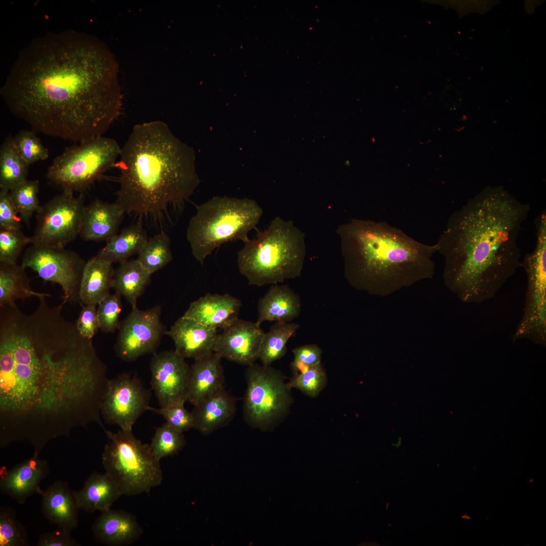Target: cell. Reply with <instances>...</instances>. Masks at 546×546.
Here are the masks:
<instances>
[{
  "label": "cell",
  "instance_id": "30",
  "mask_svg": "<svg viewBox=\"0 0 546 546\" xmlns=\"http://www.w3.org/2000/svg\"><path fill=\"white\" fill-rule=\"evenodd\" d=\"M151 276L136 259L127 260L120 263L114 271L112 288L133 308L136 307L137 300L149 284Z\"/></svg>",
  "mask_w": 546,
  "mask_h": 546
},
{
  "label": "cell",
  "instance_id": "38",
  "mask_svg": "<svg viewBox=\"0 0 546 546\" xmlns=\"http://www.w3.org/2000/svg\"><path fill=\"white\" fill-rule=\"evenodd\" d=\"M327 376L321 363L300 374L293 375L287 383L291 389L295 388L311 397H315L324 389Z\"/></svg>",
  "mask_w": 546,
  "mask_h": 546
},
{
  "label": "cell",
  "instance_id": "37",
  "mask_svg": "<svg viewBox=\"0 0 546 546\" xmlns=\"http://www.w3.org/2000/svg\"><path fill=\"white\" fill-rule=\"evenodd\" d=\"M26 528L17 519L14 509L0 508V546L29 545Z\"/></svg>",
  "mask_w": 546,
  "mask_h": 546
},
{
  "label": "cell",
  "instance_id": "11",
  "mask_svg": "<svg viewBox=\"0 0 546 546\" xmlns=\"http://www.w3.org/2000/svg\"><path fill=\"white\" fill-rule=\"evenodd\" d=\"M527 287L523 315L512 335L514 342L522 339L546 344V231L536 230L534 250L521 261Z\"/></svg>",
  "mask_w": 546,
  "mask_h": 546
},
{
  "label": "cell",
  "instance_id": "39",
  "mask_svg": "<svg viewBox=\"0 0 546 546\" xmlns=\"http://www.w3.org/2000/svg\"><path fill=\"white\" fill-rule=\"evenodd\" d=\"M31 243L30 237L21 229L0 228V262L17 263L24 247Z\"/></svg>",
  "mask_w": 546,
  "mask_h": 546
},
{
  "label": "cell",
  "instance_id": "20",
  "mask_svg": "<svg viewBox=\"0 0 546 546\" xmlns=\"http://www.w3.org/2000/svg\"><path fill=\"white\" fill-rule=\"evenodd\" d=\"M41 512L44 517L57 528L72 532L78 525L80 510L76 491L69 484L57 480L41 494Z\"/></svg>",
  "mask_w": 546,
  "mask_h": 546
},
{
  "label": "cell",
  "instance_id": "42",
  "mask_svg": "<svg viewBox=\"0 0 546 546\" xmlns=\"http://www.w3.org/2000/svg\"><path fill=\"white\" fill-rule=\"evenodd\" d=\"M185 403L179 402L164 408L150 406L149 410L161 415L166 423L183 433L194 428L193 415L185 407Z\"/></svg>",
  "mask_w": 546,
  "mask_h": 546
},
{
  "label": "cell",
  "instance_id": "41",
  "mask_svg": "<svg viewBox=\"0 0 546 546\" xmlns=\"http://www.w3.org/2000/svg\"><path fill=\"white\" fill-rule=\"evenodd\" d=\"M97 308L100 330L106 333H113L118 329L122 310L121 296L115 293L109 294L99 303Z\"/></svg>",
  "mask_w": 546,
  "mask_h": 546
},
{
  "label": "cell",
  "instance_id": "26",
  "mask_svg": "<svg viewBox=\"0 0 546 546\" xmlns=\"http://www.w3.org/2000/svg\"><path fill=\"white\" fill-rule=\"evenodd\" d=\"M236 411V400L224 388L194 405V428L208 433L225 425Z\"/></svg>",
  "mask_w": 546,
  "mask_h": 546
},
{
  "label": "cell",
  "instance_id": "18",
  "mask_svg": "<svg viewBox=\"0 0 546 546\" xmlns=\"http://www.w3.org/2000/svg\"><path fill=\"white\" fill-rule=\"evenodd\" d=\"M50 473L46 460L39 455L17 464L9 470L2 467L0 470V490L20 504L35 493L41 494L40 483Z\"/></svg>",
  "mask_w": 546,
  "mask_h": 546
},
{
  "label": "cell",
  "instance_id": "25",
  "mask_svg": "<svg viewBox=\"0 0 546 546\" xmlns=\"http://www.w3.org/2000/svg\"><path fill=\"white\" fill-rule=\"evenodd\" d=\"M301 307L300 296L289 286L272 285L258 300L256 323L291 322L299 316Z\"/></svg>",
  "mask_w": 546,
  "mask_h": 546
},
{
  "label": "cell",
  "instance_id": "35",
  "mask_svg": "<svg viewBox=\"0 0 546 546\" xmlns=\"http://www.w3.org/2000/svg\"><path fill=\"white\" fill-rule=\"evenodd\" d=\"M39 181L26 179L10 192L11 201L22 221L28 226L33 214L40 207L39 203Z\"/></svg>",
  "mask_w": 546,
  "mask_h": 546
},
{
  "label": "cell",
  "instance_id": "21",
  "mask_svg": "<svg viewBox=\"0 0 546 546\" xmlns=\"http://www.w3.org/2000/svg\"><path fill=\"white\" fill-rule=\"evenodd\" d=\"M92 529L97 542L111 546L130 544L138 540L143 532L134 515L111 509L101 512Z\"/></svg>",
  "mask_w": 546,
  "mask_h": 546
},
{
  "label": "cell",
  "instance_id": "43",
  "mask_svg": "<svg viewBox=\"0 0 546 546\" xmlns=\"http://www.w3.org/2000/svg\"><path fill=\"white\" fill-rule=\"evenodd\" d=\"M294 359L291 363L293 375L307 371L321 363L322 350L316 344H306L294 348L292 350Z\"/></svg>",
  "mask_w": 546,
  "mask_h": 546
},
{
  "label": "cell",
  "instance_id": "24",
  "mask_svg": "<svg viewBox=\"0 0 546 546\" xmlns=\"http://www.w3.org/2000/svg\"><path fill=\"white\" fill-rule=\"evenodd\" d=\"M124 214L116 202L96 200L84 207L79 235L86 241H107L117 234Z\"/></svg>",
  "mask_w": 546,
  "mask_h": 546
},
{
  "label": "cell",
  "instance_id": "2",
  "mask_svg": "<svg viewBox=\"0 0 546 546\" xmlns=\"http://www.w3.org/2000/svg\"><path fill=\"white\" fill-rule=\"evenodd\" d=\"M118 72L103 43L64 31L35 38L23 49L1 93L32 130L81 143L103 136L119 116Z\"/></svg>",
  "mask_w": 546,
  "mask_h": 546
},
{
  "label": "cell",
  "instance_id": "33",
  "mask_svg": "<svg viewBox=\"0 0 546 546\" xmlns=\"http://www.w3.org/2000/svg\"><path fill=\"white\" fill-rule=\"evenodd\" d=\"M299 327L295 323L277 322L264 333L258 355L263 365L270 366L285 355L288 340L296 335Z\"/></svg>",
  "mask_w": 546,
  "mask_h": 546
},
{
  "label": "cell",
  "instance_id": "3",
  "mask_svg": "<svg viewBox=\"0 0 546 546\" xmlns=\"http://www.w3.org/2000/svg\"><path fill=\"white\" fill-rule=\"evenodd\" d=\"M529 206L487 189L449 217L437 242L445 285L463 303L493 298L521 267L517 243Z\"/></svg>",
  "mask_w": 546,
  "mask_h": 546
},
{
  "label": "cell",
  "instance_id": "12",
  "mask_svg": "<svg viewBox=\"0 0 546 546\" xmlns=\"http://www.w3.org/2000/svg\"><path fill=\"white\" fill-rule=\"evenodd\" d=\"M84 207L82 195L75 196L73 192L63 190L36 212L31 243L65 248L80 234Z\"/></svg>",
  "mask_w": 546,
  "mask_h": 546
},
{
  "label": "cell",
  "instance_id": "5",
  "mask_svg": "<svg viewBox=\"0 0 546 546\" xmlns=\"http://www.w3.org/2000/svg\"><path fill=\"white\" fill-rule=\"evenodd\" d=\"M344 276L354 288L386 296L432 279L437 243L418 242L385 221L351 219L336 230Z\"/></svg>",
  "mask_w": 546,
  "mask_h": 546
},
{
  "label": "cell",
  "instance_id": "36",
  "mask_svg": "<svg viewBox=\"0 0 546 546\" xmlns=\"http://www.w3.org/2000/svg\"><path fill=\"white\" fill-rule=\"evenodd\" d=\"M185 444L183 432L165 422L155 429L149 445L154 456L160 461L163 458L178 453Z\"/></svg>",
  "mask_w": 546,
  "mask_h": 546
},
{
  "label": "cell",
  "instance_id": "27",
  "mask_svg": "<svg viewBox=\"0 0 546 546\" xmlns=\"http://www.w3.org/2000/svg\"><path fill=\"white\" fill-rule=\"evenodd\" d=\"M113 263L96 255L86 262L80 288V304L97 305L110 294Z\"/></svg>",
  "mask_w": 546,
  "mask_h": 546
},
{
  "label": "cell",
  "instance_id": "31",
  "mask_svg": "<svg viewBox=\"0 0 546 546\" xmlns=\"http://www.w3.org/2000/svg\"><path fill=\"white\" fill-rule=\"evenodd\" d=\"M30 281L25 268L21 265L0 262V306L16 304L18 299L50 296L33 290Z\"/></svg>",
  "mask_w": 546,
  "mask_h": 546
},
{
  "label": "cell",
  "instance_id": "4",
  "mask_svg": "<svg viewBox=\"0 0 546 546\" xmlns=\"http://www.w3.org/2000/svg\"><path fill=\"white\" fill-rule=\"evenodd\" d=\"M194 156L165 122L135 125L114 166L120 173L115 202L142 225L163 222L199 185Z\"/></svg>",
  "mask_w": 546,
  "mask_h": 546
},
{
  "label": "cell",
  "instance_id": "13",
  "mask_svg": "<svg viewBox=\"0 0 546 546\" xmlns=\"http://www.w3.org/2000/svg\"><path fill=\"white\" fill-rule=\"evenodd\" d=\"M85 263L73 251L32 244L25 251L21 265L36 272L44 282L59 285L65 304H80V284Z\"/></svg>",
  "mask_w": 546,
  "mask_h": 546
},
{
  "label": "cell",
  "instance_id": "17",
  "mask_svg": "<svg viewBox=\"0 0 546 546\" xmlns=\"http://www.w3.org/2000/svg\"><path fill=\"white\" fill-rule=\"evenodd\" d=\"M218 334L214 352L220 357L249 366L258 359L264 334L256 322L238 318Z\"/></svg>",
  "mask_w": 546,
  "mask_h": 546
},
{
  "label": "cell",
  "instance_id": "6",
  "mask_svg": "<svg viewBox=\"0 0 546 546\" xmlns=\"http://www.w3.org/2000/svg\"><path fill=\"white\" fill-rule=\"evenodd\" d=\"M306 255L305 234L279 216L249 240L237 254L239 272L250 285L277 284L299 277Z\"/></svg>",
  "mask_w": 546,
  "mask_h": 546
},
{
  "label": "cell",
  "instance_id": "23",
  "mask_svg": "<svg viewBox=\"0 0 546 546\" xmlns=\"http://www.w3.org/2000/svg\"><path fill=\"white\" fill-rule=\"evenodd\" d=\"M221 359L214 352L195 359L190 369L187 401L195 405L224 388Z\"/></svg>",
  "mask_w": 546,
  "mask_h": 546
},
{
  "label": "cell",
  "instance_id": "40",
  "mask_svg": "<svg viewBox=\"0 0 546 546\" xmlns=\"http://www.w3.org/2000/svg\"><path fill=\"white\" fill-rule=\"evenodd\" d=\"M14 144L22 158L29 165L49 157V151L33 130H23L13 137Z\"/></svg>",
  "mask_w": 546,
  "mask_h": 546
},
{
  "label": "cell",
  "instance_id": "22",
  "mask_svg": "<svg viewBox=\"0 0 546 546\" xmlns=\"http://www.w3.org/2000/svg\"><path fill=\"white\" fill-rule=\"evenodd\" d=\"M240 300L228 294L207 293L192 302L183 316L208 327L224 329L238 318Z\"/></svg>",
  "mask_w": 546,
  "mask_h": 546
},
{
  "label": "cell",
  "instance_id": "32",
  "mask_svg": "<svg viewBox=\"0 0 546 546\" xmlns=\"http://www.w3.org/2000/svg\"><path fill=\"white\" fill-rule=\"evenodd\" d=\"M29 166L16 149L13 137L8 136L0 148V190L10 192L27 179Z\"/></svg>",
  "mask_w": 546,
  "mask_h": 546
},
{
  "label": "cell",
  "instance_id": "29",
  "mask_svg": "<svg viewBox=\"0 0 546 546\" xmlns=\"http://www.w3.org/2000/svg\"><path fill=\"white\" fill-rule=\"evenodd\" d=\"M148 239L144 227L136 222L107 240L96 255L112 263H120L138 254Z\"/></svg>",
  "mask_w": 546,
  "mask_h": 546
},
{
  "label": "cell",
  "instance_id": "8",
  "mask_svg": "<svg viewBox=\"0 0 546 546\" xmlns=\"http://www.w3.org/2000/svg\"><path fill=\"white\" fill-rule=\"evenodd\" d=\"M103 430L108 439L102 454L105 473L123 495L148 493L161 484L163 475L160 460L154 456L149 444L138 439L132 430Z\"/></svg>",
  "mask_w": 546,
  "mask_h": 546
},
{
  "label": "cell",
  "instance_id": "14",
  "mask_svg": "<svg viewBox=\"0 0 546 546\" xmlns=\"http://www.w3.org/2000/svg\"><path fill=\"white\" fill-rule=\"evenodd\" d=\"M151 391L140 379L123 373L108 380L104 393L101 414L106 423L120 430H132L138 419L149 410Z\"/></svg>",
  "mask_w": 546,
  "mask_h": 546
},
{
  "label": "cell",
  "instance_id": "1",
  "mask_svg": "<svg viewBox=\"0 0 546 546\" xmlns=\"http://www.w3.org/2000/svg\"><path fill=\"white\" fill-rule=\"evenodd\" d=\"M64 304L0 315V445L26 441L39 455L51 440L97 423L108 381L92 339L64 318Z\"/></svg>",
  "mask_w": 546,
  "mask_h": 546
},
{
  "label": "cell",
  "instance_id": "16",
  "mask_svg": "<svg viewBox=\"0 0 546 546\" xmlns=\"http://www.w3.org/2000/svg\"><path fill=\"white\" fill-rule=\"evenodd\" d=\"M151 386L160 407L187 401L190 367L174 350L155 352L150 364Z\"/></svg>",
  "mask_w": 546,
  "mask_h": 546
},
{
  "label": "cell",
  "instance_id": "34",
  "mask_svg": "<svg viewBox=\"0 0 546 546\" xmlns=\"http://www.w3.org/2000/svg\"><path fill=\"white\" fill-rule=\"evenodd\" d=\"M138 254L136 260L152 275L163 268L172 260L167 233L162 230L148 238Z\"/></svg>",
  "mask_w": 546,
  "mask_h": 546
},
{
  "label": "cell",
  "instance_id": "46",
  "mask_svg": "<svg viewBox=\"0 0 546 546\" xmlns=\"http://www.w3.org/2000/svg\"><path fill=\"white\" fill-rule=\"evenodd\" d=\"M71 532L57 528L49 532L40 534L37 546H78L80 544L72 536Z\"/></svg>",
  "mask_w": 546,
  "mask_h": 546
},
{
  "label": "cell",
  "instance_id": "28",
  "mask_svg": "<svg viewBox=\"0 0 546 546\" xmlns=\"http://www.w3.org/2000/svg\"><path fill=\"white\" fill-rule=\"evenodd\" d=\"M122 495L120 488L109 475L96 472L92 473L76 491L79 509L87 513L108 510Z\"/></svg>",
  "mask_w": 546,
  "mask_h": 546
},
{
  "label": "cell",
  "instance_id": "9",
  "mask_svg": "<svg viewBox=\"0 0 546 546\" xmlns=\"http://www.w3.org/2000/svg\"><path fill=\"white\" fill-rule=\"evenodd\" d=\"M121 147L101 136L66 148L48 168V179L63 190L82 193L114 167Z\"/></svg>",
  "mask_w": 546,
  "mask_h": 546
},
{
  "label": "cell",
  "instance_id": "10",
  "mask_svg": "<svg viewBox=\"0 0 546 546\" xmlns=\"http://www.w3.org/2000/svg\"><path fill=\"white\" fill-rule=\"evenodd\" d=\"M243 416L250 426L266 430L279 423L292 403L286 377L270 366L253 363L245 372Z\"/></svg>",
  "mask_w": 546,
  "mask_h": 546
},
{
  "label": "cell",
  "instance_id": "7",
  "mask_svg": "<svg viewBox=\"0 0 546 546\" xmlns=\"http://www.w3.org/2000/svg\"><path fill=\"white\" fill-rule=\"evenodd\" d=\"M263 213L253 200L214 197L198 206L190 219L187 239L194 258L203 264L206 258L230 241H249Z\"/></svg>",
  "mask_w": 546,
  "mask_h": 546
},
{
  "label": "cell",
  "instance_id": "19",
  "mask_svg": "<svg viewBox=\"0 0 546 546\" xmlns=\"http://www.w3.org/2000/svg\"><path fill=\"white\" fill-rule=\"evenodd\" d=\"M166 335L173 340L178 354L185 358L195 359L214 352L218 333L217 329L183 315Z\"/></svg>",
  "mask_w": 546,
  "mask_h": 546
},
{
  "label": "cell",
  "instance_id": "44",
  "mask_svg": "<svg viewBox=\"0 0 546 546\" xmlns=\"http://www.w3.org/2000/svg\"><path fill=\"white\" fill-rule=\"evenodd\" d=\"M81 310L75 324L76 328L83 337L92 339L100 326L95 305H80Z\"/></svg>",
  "mask_w": 546,
  "mask_h": 546
},
{
  "label": "cell",
  "instance_id": "45",
  "mask_svg": "<svg viewBox=\"0 0 546 546\" xmlns=\"http://www.w3.org/2000/svg\"><path fill=\"white\" fill-rule=\"evenodd\" d=\"M21 221L9 192L0 190V228L21 229Z\"/></svg>",
  "mask_w": 546,
  "mask_h": 546
},
{
  "label": "cell",
  "instance_id": "15",
  "mask_svg": "<svg viewBox=\"0 0 546 546\" xmlns=\"http://www.w3.org/2000/svg\"><path fill=\"white\" fill-rule=\"evenodd\" d=\"M161 307L147 310L137 306L120 322L114 350L122 360L130 362L147 354H154L167 330L161 320Z\"/></svg>",
  "mask_w": 546,
  "mask_h": 546
}]
</instances>
